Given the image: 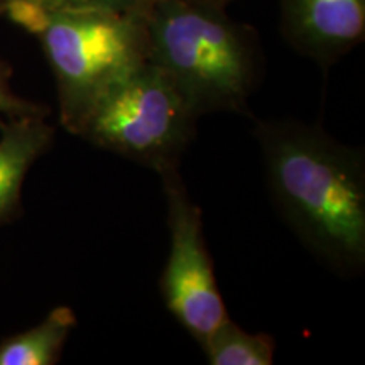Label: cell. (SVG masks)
<instances>
[{
	"instance_id": "obj_1",
	"label": "cell",
	"mask_w": 365,
	"mask_h": 365,
	"mask_svg": "<svg viewBox=\"0 0 365 365\" xmlns=\"http://www.w3.org/2000/svg\"><path fill=\"white\" fill-rule=\"evenodd\" d=\"M269 193L314 257L344 277L365 267V156L323 127L262 120L254 127Z\"/></svg>"
},
{
	"instance_id": "obj_2",
	"label": "cell",
	"mask_w": 365,
	"mask_h": 365,
	"mask_svg": "<svg viewBox=\"0 0 365 365\" xmlns=\"http://www.w3.org/2000/svg\"><path fill=\"white\" fill-rule=\"evenodd\" d=\"M148 61L180 90L196 117L247 112L259 53L247 27L225 9L193 0H156L145 16Z\"/></svg>"
},
{
	"instance_id": "obj_3",
	"label": "cell",
	"mask_w": 365,
	"mask_h": 365,
	"mask_svg": "<svg viewBox=\"0 0 365 365\" xmlns=\"http://www.w3.org/2000/svg\"><path fill=\"white\" fill-rule=\"evenodd\" d=\"M145 16L97 9L58 11L31 27L56 80L59 122L66 132L78 135L98 98L148 61Z\"/></svg>"
},
{
	"instance_id": "obj_4",
	"label": "cell",
	"mask_w": 365,
	"mask_h": 365,
	"mask_svg": "<svg viewBox=\"0 0 365 365\" xmlns=\"http://www.w3.org/2000/svg\"><path fill=\"white\" fill-rule=\"evenodd\" d=\"M196 118L173 81L145 61L98 98L78 135L161 173L178 166L195 135Z\"/></svg>"
},
{
	"instance_id": "obj_5",
	"label": "cell",
	"mask_w": 365,
	"mask_h": 365,
	"mask_svg": "<svg viewBox=\"0 0 365 365\" xmlns=\"http://www.w3.org/2000/svg\"><path fill=\"white\" fill-rule=\"evenodd\" d=\"M158 175L166 196L170 230V254L159 289L168 312L202 346L230 317L205 244L202 210L191 202L178 166Z\"/></svg>"
},
{
	"instance_id": "obj_6",
	"label": "cell",
	"mask_w": 365,
	"mask_h": 365,
	"mask_svg": "<svg viewBox=\"0 0 365 365\" xmlns=\"http://www.w3.org/2000/svg\"><path fill=\"white\" fill-rule=\"evenodd\" d=\"M282 31L294 49L330 66L364 39L365 0H281Z\"/></svg>"
},
{
	"instance_id": "obj_7",
	"label": "cell",
	"mask_w": 365,
	"mask_h": 365,
	"mask_svg": "<svg viewBox=\"0 0 365 365\" xmlns=\"http://www.w3.org/2000/svg\"><path fill=\"white\" fill-rule=\"evenodd\" d=\"M54 129L46 115L0 122V225L19 215L22 185L31 166L51 148Z\"/></svg>"
},
{
	"instance_id": "obj_8",
	"label": "cell",
	"mask_w": 365,
	"mask_h": 365,
	"mask_svg": "<svg viewBox=\"0 0 365 365\" xmlns=\"http://www.w3.org/2000/svg\"><path fill=\"white\" fill-rule=\"evenodd\" d=\"M75 327L76 314L73 309L56 307L39 325L0 341V365L58 364Z\"/></svg>"
},
{
	"instance_id": "obj_9",
	"label": "cell",
	"mask_w": 365,
	"mask_h": 365,
	"mask_svg": "<svg viewBox=\"0 0 365 365\" xmlns=\"http://www.w3.org/2000/svg\"><path fill=\"white\" fill-rule=\"evenodd\" d=\"M212 365H271L276 341L267 333H250L230 318L223 322L202 345Z\"/></svg>"
},
{
	"instance_id": "obj_10",
	"label": "cell",
	"mask_w": 365,
	"mask_h": 365,
	"mask_svg": "<svg viewBox=\"0 0 365 365\" xmlns=\"http://www.w3.org/2000/svg\"><path fill=\"white\" fill-rule=\"evenodd\" d=\"M156 0H0V12L29 33L39 17L58 11L97 9L125 14H148Z\"/></svg>"
},
{
	"instance_id": "obj_11",
	"label": "cell",
	"mask_w": 365,
	"mask_h": 365,
	"mask_svg": "<svg viewBox=\"0 0 365 365\" xmlns=\"http://www.w3.org/2000/svg\"><path fill=\"white\" fill-rule=\"evenodd\" d=\"M49 110L43 105L21 98L14 93L9 83V70L0 63V113L7 117L46 115Z\"/></svg>"
},
{
	"instance_id": "obj_12",
	"label": "cell",
	"mask_w": 365,
	"mask_h": 365,
	"mask_svg": "<svg viewBox=\"0 0 365 365\" xmlns=\"http://www.w3.org/2000/svg\"><path fill=\"white\" fill-rule=\"evenodd\" d=\"M193 2H202V4H208V6H213V7L225 9L228 4L234 2V0H193Z\"/></svg>"
}]
</instances>
